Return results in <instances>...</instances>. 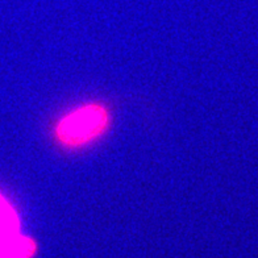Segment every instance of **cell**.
I'll return each instance as SVG.
<instances>
[{
    "instance_id": "cell-1",
    "label": "cell",
    "mask_w": 258,
    "mask_h": 258,
    "mask_svg": "<svg viewBox=\"0 0 258 258\" xmlns=\"http://www.w3.org/2000/svg\"><path fill=\"white\" fill-rule=\"evenodd\" d=\"M109 115L102 105L89 104L66 115L55 128L59 143L79 148L95 141L108 128Z\"/></svg>"
},
{
    "instance_id": "cell-2",
    "label": "cell",
    "mask_w": 258,
    "mask_h": 258,
    "mask_svg": "<svg viewBox=\"0 0 258 258\" xmlns=\"http://www.w3.org/2000/svg\"><path fill=\"white\" fill-rule=\"evenodd\" d=\"M36 253V244L23 234H0V258H32Z\"/></svg>"
},
{
    "instance_id": "cell-3",
    "label": "cell",
    "mask_w": 258,
    "mask_h": 258,
    "mask_svg": "<svg viewBox=\"0 0 258 258\" xmlns=\"http://www.w3.org/2000/svg\"><path fill=\"white\" fill-rule=\"evenodd\" d=\"M20 220L15 208L0 194V234L19 233Z\"/></svg>"
}]
</instances>
